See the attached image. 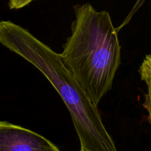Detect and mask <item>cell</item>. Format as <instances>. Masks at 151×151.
<instances>
[{"instance_id":"6da1fadb","label":"cell","mask_w":151,"mask_h":151,"mask_svg":"<svg viewBox=\"0 0 151 151\" xmlns=\"http://www.w3.org/2000/svg\"><path fill=\"white\" fill-rule=\"evenodd\" d=\"M0 44L21 56L44 75L68 108L80 142V151H118L95 106L60 55L28 29L9 21L0 22Z\"/></svg>"},{"instance_id":"7a4b0ae2","label":"cell","mask_w":151,"mask_h":151,"mask_svg":"<svg viewBox=\"0 0 151 151\" xmlns=\"http://www.w3.org/2000/svg\"><path fill=\"white\" fill-rule=\"evenodd\" d=\"M75 20L60 53L72 74L95 106L111 88L121 63V46L109 13L89 3L73 7Z\"/></svg>"},{"instance_id":"3957f363","label":"cell","mask_w":151,"mask_h":151,"mask_svg":"<svg viewBox=\"0 0 151 151\" xmlns=\"http://www.w3.org/2000/svg\"><path fill=\"white\" fill-rule=\"evenodd\" d=\"M0 151H61L43 136L8 122L0 121Z\"/></svg>"},{"instance_id":"277c9868","label":"cell","mask_w":151,"mask_h":151,"mask_svg":"<svg viewBox=\"0 0 151 151\" xmlns=\"http://www.w3.org/2000/svg\"><path fill=\"white\" fill-rule=\"evenodd\" d=\"M139 74H140L141 79L145 83L147 86V93L144 94L143 106L147 112L148 120L151 125V77L143 73Z\"/></svg>"},{"instance_id":"5b68a950","label":"cell","mask_w":151,"mask_h":151,"mask_svg":"<svg viewBox=\"0 0 151 151\" xmlns=\"http://www.w3.org/2000/svg\"><path fill=\"white\" fill-rule=\"evenodd\" d=\"M139 73H143L151 77V55L145 56L139 68Z\"/></svg>"},{"instance_id":"8992f818","label":"cell","mask_w":151,"mask_h":151,"mask_svg":"<svg viewBox=\"0 0 151 151\" xmlns=\"http://www.w3.org/2000/svg\"><path fill=\"white\" fill-rule=\"evenodd\" d=\"M33 0H10L8 5L11 10H18L28 5Z\"/></svg>"}]
</instances>
